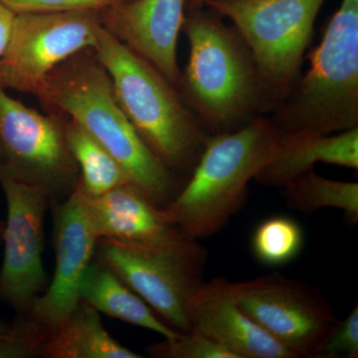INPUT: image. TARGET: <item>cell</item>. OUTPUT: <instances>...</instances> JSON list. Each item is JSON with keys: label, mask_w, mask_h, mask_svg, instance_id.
<instances>
[{"label": "cell", "mask_w": 358, "mask_h": 358, "mask_svg": "<svg viewBox=\"0 0 358 358\" xmlns=\"http://www.w3.org/2000/svg\"><path fill=\"white\" fill-rule=\"evenodd\" d=\"M6 199L3 262L0 268V301L27 312L48 288L43 265L44 219L50 204L46 190L13 181L0 183Z\"/></svg>", "instance_id": "11"}, {"label": "cell", "mask_w": 358, "mask_h": 358, "mask_svg": "<svg viewBox=\"0 0 358 358\" xmlns=\"http://www.w3.org/2000/svg\"><path fill=\"white\" fill-rule=\"evenodd\" d=\"M239 307L294 358H315L339 320L322 294L282 275L231 282Z\"/></svg>", "instance_id": "10"}, {"label": "cell", "mask_w": 358, "mask_h": 358, "mask_svg": "<svg viewBox=\"0 0 358 358\" xmlns=\"http://www.w3.org/2000/svg\"><path fill=\"white\" fill-rule=\"evenodd\" d=\"M324 1L206 0L204 6L235 26L278 106L301 77L315 20Z\"/></svg>", "instance_id": "6"}, {"label": "cell", "mask_w": 358, "mask_h": 358, "mask_svg": "<svg viewBox=\"0 0 358 358\" xmlns=\"http://www.w3.org/2000/svg\"><path fill=\"white\" fill-rule=\"evenodd\" d=\"M145 352L155 358H236L220 343L196 331L154 343L148 346Z\"/></svg>", "instance_id": "22"}, {"label": "cell", "mask_w": 358, "mask_h": 358, "mask_svg": "<svg viewBox=\"0 0 358 358\" xmlns=\"http://www.w3.org/2000/svg\"><path fill=\"white\" fill-rule=\"evenodd\" d=\"M36 96L88 131L121 164L131 185L155 205L164 209L173 201L185 182L131 126L93 50L80 52L52 71Z\"/></svg>", "instance_id": "2"}, {"label": "cell", "mask_w": 358, "mask_h": 358, "mask_svg": "<svg viewBox=\"0 0 358 358\" xmlns=\"http://www.w3.org/2000/svg\"><path fill=\"white\" fill-rule=\"evenodd\" d=\"M13 357V336L10 324L0 320V358Z\"/></svg>", "instance_id": "26"}, {"label": "cell", "mask_w": 358, "mask_h": 358, "mask_svg": "<svg viewBox=\"0 0 358 358\" xmlns=\"http://www.w3.org/2000/svg\"><path fill=\"white\" fill-rule=\"evenodd\" d=\"M205 2H206V0H186L185 13L204 6Z\"/></svg>", "instance_id": "27"}, {"label": "cell", "mask_w": 358, "mask_h": 358, "mask_svg": "<svg viewBox=\"0 0 358 358\" xmlns=\"http://www.w3.org/2000/svg\"><path fill=\"white\" fill-rule=\"evenodd\" d=\"M102 27L96 11L16 13L10 40L0 57V86L36 95L59 65L95 48Z\"/></svg>", "instance_id": "9"}, {"label": "cell", "mask_w": 358, "mask_h": 358, "mask_svg": "<svg viewBox=\"0 0 358 358\" xmlns=\"http://www.w3.org/2000/svg\"><path fill=\"white\" fill-rule=\"evenodd\" d=\"M49 208L55 250L53 279L29 310L21 313L46 336L63 324L80 303V287L99 240L79 185L64 201H51Z\"/></svg>", "instance_id": "12"}, {"label": "cell", "mask_w": 358, "mask_h": 358, "mask_svg": "<svg viewBox=\"0 0 358 358\" xmlns=\"http://www.w3.org/2000/svg\"><path fill=\"white\" fill-rule=\"evenodd\" d=\"M86 205L99 239L164 248H179L197 242L183 236L164 209L134 185L119 186L96 199L86 197Z\"/></svg>", "instance_id": "15"}, {"label": "cell", "mask_w": 358, "mask_h": 358, "mask_svg": "<svg viewBox=\"0 0 358 358\" xmlns=\"http://www.w3.org/2000/svg\"><path fill=\"white\" fill-rule=\"evenodd\" d=\"M310 69L268 117L280 133H341L358 127V0H341Z\"/></svg>", "instance_id": "5"}, {"label": "cell", "mask_w": 358, "mask_h": 358, "mask_svg": "<svg viewBox=\"0 0 358 358\" xmlns=\"http://www.w3.org/2000/svg\"><path fill=\"white\" fill-rule=\"evenodd\" d=\"M186 315L190 331L220 343L236 358H294L239 307L231 282L223 278L203 282L193 292Z\"/></svg>", "instance_id": "14"}, {"label": "cell", "mask_w": 358, "mask_h": 358, "mask_svg": "<svg viewBox=\"0 0 358 358\" xmlns=\"http://www.w3.org/2000/svg\"><path fill=\"white\" fill-rule=\"evenodd\" d=\"M80 301L88 303L96 312L154 331L164 339L176 338L180 334L157 319L148 303L96 257L82 280Z\"/></svg>", "instance_id": "17"}, {"label": "cell", "mask_w": 358, "mask_h": 358, "mask_svg": "<svg viewBox=\"0 0 358 358\" xmlns=\"http://www.w3.org/2000/svg\"><path fill=\"white\" fill-rule=\"evenodd\" d=\"M65 126L63 117L40 114L0 86V183L36 186L50 202L67 199L79 185L80 171Z\"/></svg>", "instance_id": "7"}, {"label": "cell", "mask_w": 358, "mask_h": 358, "mask_svg": "<svg viewBox=\"0 0 358 358\" xmlns=\"http://www.w3.org/2000/svg\"><path fill=\"white\" fill-rule=\"evenodd\" d=\"M127 0H0L15 13L34 11H101Z\"/></svg>", "instance_id": "24"}, {"label": "cell", "mask_w": 358, "mask_h": 358, "mask_svg": "<svg viewBox=\"0 0 358 358\" xmlns=\"http://www.w3.org/2000/svg\"><path fill=\"white\" fill-rule=\"evenodd\" d=\"M4 226H6V222L0 220V245L2 244V240H3Z\"/></svg>", "instance_id": "28"}, {"label": "cell", "mask_w": 358, "mask_h": 358, "mask_svg": "<svg viewBox=\"0 0 358 358\" xmlns=\"http://www.w3.org/2000/svg\"><path fill=\"white\" fill-rule=\"evenodd\" d=\"M95 257L174 331H190L186 307L193 292L204 282L207 253L203 247L194 242L179 248H164L100 238Z\"/></svg>", "instance_id": "8"}, {"label": "cell", "mask_w": 358, "mask_h": 358, "mask_svg": "<svg viewBox=\"0 0 358 358\" xmlns=\"http://www.w3.org/2000/svg\"><path fill=\"white\" fill-rule=\"evenodd\" d=\"M185 1L127 0L101 11V22L115 38L178 87V42L185 20Z\"/></svg>", "instance_id": "13"}, {"label": "cell", "mask_w": 358, "mask_h": 358, "mask_svg": "<svg viewBox=\"0 0 358 358\" xmlns=\"http://www.w3.org/2000/svg\"><path fill=\"white\" fill-rule=\"evenodd\" d=\"M358 357V308L355 306L345 320H339L338 327L327 339L315 358Z\"/></svg>", "instance_id": "23"}, {"label": "cell", "mask_w": 358, "mask_h": 358, "mask_svg": "<svg viewBox=\"0 0 358 358\" xmlns=\"http://www.w3.org/2000/svg\"><path fill=\"white\" fill-rule=\"evenodd\" d=\"M181 32L190 51L176 88L210 136L238 131L274 112L277 102L234 25L202 6L186 11Z\"/></svg>", "instance_id": "1"}, {"label": "cell", "mask_w": 358, "mask_h": 358, "mask_svg": "<svg viewBox=\"0 0 358 358\" xmlns=\"http://www.w3.org/2000/svg\"><path fill=\"white\" fill-rule=\"evenodd\" d=\"M281 189L289 208L308 214L331 207L345 212L352 223L358 221L357 182L333 180L310 171Z\"/></svg>", "instance_id": "20"}, {"label": "cell", "mask_w": 358, "mask_h": 358, "mask_svg": "<svg viewBox=\"0 0 358 358\" xmlns=\"http://www.w3.org/2000/svg\"><path fill=\"white\" fill-rule=\"evenodd\" d=\"M317 164L358 169V127L341 133L322 134L294 131L280 134L277 152L255 178L268 187H284L313 171Z\"/></svg>", "instance_id": "16"}, {"label": "cell", "mask_w": 358, "mask_h": 358, "mask_svg": "<svg viewBox=\"0 0 358 358\" xmlns=\"http://www.w3.org/2000/svg\"><path fill=\"white\" fill-rule=\"evenodd\" d=\"M15 13L0 2V57L3 55L13 33Z\"/></svg>", "instance_id": "25"}, {"label": "cell", "mask_w": 358, "mask_h": 358, "mask_svg": "<svg viewBox=\"0 0 358 358\" xmlns=\"http://www.w3.org/2000/svg\"><path fill=\"white\" fill-rule=\"evenodd\" d=\"M65 136L79 167V187L85 196L96 199L119 186L131 185L117 159L76 122L66 121Z\"/></svg>", "instance_id": "19"}, {"label": "cell", "mask_w": 358, "mask_h": 358, "mask_svg": "<svg viewBox=\"0 0 358 358\" xmlns=\"http://www.w3.org/2000/svg\"><path fill=\"white\" fill-rule=\"evenodd\" d=\"M93 52L109 74L115 98L141 140L185 182L210 138L199 117L155 66L103 26Z\"/></svg>", "instance_id": "3"}, {"label": "cell", "mask_w": 358, "mask_h": 358, "mask_svg": "<svg viewBox=\"0 0 358 358\" xmlns=\"http://www.w3.org/2000/svg\"><path fill=\"white\" fill-rule=\"evenodd\" d=\"M305 233L300 223L289 216H272L254 230L252 253L259 263L280 267L291 263L303 250Z\"/></svg>", "instance_id": "21"}, {"label": "cell", "mask_w": 358, "mask_h": 358, "mask_svg": "<svg viewBox=\"0 0 358 358\" xmlns=\"http://www.w3.org/2000/svg\"><path fill=\"white\" fill-rule=\"evenodd\" d=\"M42 358H141L106 331L99 312L80 301L63 324L50 331L39 346Z\"/></svg>", "instance_id": "18"}, {"label": "cell", "mask_w": 358, "mask_h": 358, "mask_svg": "<svg viewBox=\"0 0 358 358\" xmlns=\"http://www.w3.org/2000/svg\"><path fill=\"white\" fill-rule=\"evenodd\" d=\"M280 133L268 117L244 128L214 134L192 173L166 208L183 236L205 239L226 227L243 207L248 185L274 157Z\"/></svg>", "instance_id": "4"}]
</instances>
